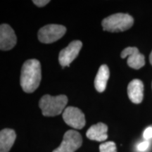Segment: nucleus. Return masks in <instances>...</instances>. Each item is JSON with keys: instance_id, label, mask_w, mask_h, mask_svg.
<instances>
[{"instance_id": "0eeeda50", "label": "nucleus", "mask_w": 152, "mask_h": 152, "mask_svg": "<svg viewBox=\"0 0 152 152\" xmlns=\"http://www.w3.org/2000/svg\"><path fill=\"white\" fill-rule=\"evenodd\" d=\"M83 47V43L80 40L71 42L66 48L62 49L58 55V61L63 68L69 66L70 64L78 56Z\"/></svg>"}, {"instance_id": "2eb2a0df", "label": "nucleus", "mask_w": 152, "mask_h": 152, "mask_svg": "<svg viewBox=\"0 0 152 152\" xmlns=\"http://www.w3.org/2000/svg\"><path fill=\"white\" fill-rule=\"evenodd\" d=\"M150 146V143L148 140H145V141L141 142L137 145V150L140 151H145L149 149Z\"/></svg>"}, {"instance_id": "7ed1b4c3", "label": "nucleus", "mask_w": 152, "mask_h": 152, "mask_svg": "<svg viewBox=\"0 0 152 152\" xmlns=\"http://www.w3.org/2000/svg\"><path fill=\"white\" fill-rule=\"evenodd\" d=\"M134 19L128 14L118 13L104 18L102 22L104 30L111 33L123 32L132 27Z\"/></svg>"}, {"instance_id": "20e7f679", "label": "nucleus", "mask_w": 152, "mask_h": 152, "mask_svg": "<svg viewBox=\"0 0 152 152\" xmlns=\"http://www.w3.org/2000/svg\"><path fill=\"white\" fill-rule=\"evenodd\" d=\"M66 33V28L62 25L49 24L38 31V39L41 42L51 44L61 39Z\"/></svg>"}, {"instance_id": "9d476101", "label": "nucleus", "mask_w": 152, "mask_h": 152, "mask_svg": "<svg viewBox=\"0 0 152 152\" xmlns=\"http://www.w3.org/2000/svg\"><path fill=\"white\" fill-rule=\"evenodd\" d=\"M128 94L132 103L136 104L141 103L144 97L143 83L138 79L132 80L128 86Z\"/></svg>"}, {"instance_id": "9b49d317", "label": "nucleus", "mask_w": 152, "mask_h": 152, "mask_svg": "<svg viewBox=\"0 0 152 152\" xmlns=\"http://www.w3.org/2000/svg\"><path fill=\"white\" fill-rule=\"evenodd\" d=\"M108 126L103 123H99L93 125L88 129L86 132L87 138L91 140L103 142L108 137Z\"/></svg>"}, {"instance_id": "f3484780", "label": "nucleus", "mask_w": 152, "mask_h": 152, "mask_svg": "<svg viewBox=\"0 0 152 152\" xmlns=\"http://www.w3.org/2000/svg\"><path fill=\"white\" fill-rule=\"evenodd\" d=\"M33 2L35 4V5H37L39 7H43L45 5H47V4L50 2L49 0H33Z\"/></svg>"}, {"instance_id": "ddd939ff", "label": "nucleus", "mask_w": 152, "mask_h": 152, "mask_svg": "<svg viewBox=\"0 0 152 152\" xmlns=\"http://www.w3.org/2000/svg\"><path fill=\"white\" fill-rule=\"evenodd\" d=\"M109 76V67L105 64L101 66L94 79V87L97 92L102 93L106 90Z\"/></svg>"}, {"instance_id": "6e6552de", "label": "nucleus", "mask_w": 152, "mask_h": 152, "mask_svg": "<svg viewBox=\"0 0 152 152\" xmlns=\"http://www.w3.org/2000/svg\"><path fill=\"white\" fill-rule=\"evenodd\" d=\"M121 58H125L128 57L127 64L133 69L138 70L145 65V58L143 54L139 52L137 47H128L121 52Z\"/></svg>"}, {"instance_id": "39448f33", "label": "nucleus", "mask_w": 152, "mask_h": 152, "mask_svg": "<svg viewBox=\"0 0 152 152\" xmlns=\"http://www.w3.org/2000/svg\"><path fill=\"white\" fill-rule=\"evenodd\" d=\"M83 144L80 134L75 130H68L64 135L60 146L52 152H75Z\"/></svg>"}, {"instance_id": "423d86ee", "label": "nucleus", "mask_w": 152, "mask_h": 152, "mask_svg": "<svg viewBox=\"0 0 152 152\" xmlns=\"http://www.w3.org/2000/svg\"><path fill=\"white\" fill-rule=\"evenodd\" d=\"M63 119L66 124L72 128L82 129L85 125V117L84 113L78 108L68 106L63 112Z\"/></svg>"}, {"instance_id": "dca6fc26", "label": "nucleus", "mask_w": 152, "mask_h": 152, "mask_svg": "<svg viewBox=\"0 0 152 152\" xmlns=\"http://www.w3.org/2000/svg\"><path fill=\"white\" fill-rule=\"evenodd\" d=\"M143 137L146 140H149L152 138V127H148L144 131Z\"/></svg>"}, {"instance_id": "f257e3e1", "label": "nucleus", "mask_w": 152, "mask_h": 152, "mask_svg": "<svg viewBox=\"0 0 152 152\" xmlns=\"http://www.w3.org/2000/svg\"><path fill=\"white\" fill-rule=\"evenodd\" d=\"M42 71L40 63L37 59H29L24 63L21 68L20 83L23 90L33 93L40 84Z\"/></svg>"}, {"instance_id": "f8f14e48", "label": "nucleus", "mask_w": 152, "mask_h": 152, "mask_svg": "<svg viewBox=\"0 0 152 152\" xmlns=\"http://www.w3.org/2000/svg\"><path fill=\"white\" fill-rule=\"evenodd\" d=\"M16 138V132L9 128L4 129L0 132V152H9Z\"/></svg>"}, {"instance_id": "f03ea898", "label": "nucleus", "mask_w": 152, "mask_h": 152, "mask_svg": "<svg viewBox=\"0 0 152 152\" xmlns=\"http://www.w3.org/2000/svg\"><path fill=\"white\" fill-rule=\"evenodd\" d=\"M68 103V97L66 95L61 94L58 96L44 95L39 102L43 115L47 117H53L59 115L64 111L66 104Z\"/></svg>"}, {"instance_id": "1a4fd4ad", "label": "nucleus", "mask_w": 152, "mask_h": 152, "mask_svg": "<svg viewBox=\"0 0 152 152\" xmlns=\"http://www.w3.org/2000/svg\"><path fill=\"white\" fill-rule=\"evenodd\" d=\"M17 38L14 30L8 24H1L0 26V49L8 51L16 45Z\"/></svg>"}, {"instance_id": "a211bd4d", "label": "nucleus", "mask_w": 152, "mask_h": 152, "mask_svg": "<svg viewBox=\"0 0 152 152\" xmlns=\"http://www.w3.org/2000/svg\"><path fill=\"white\" fill-rule=\"evenodd\" d=\"M149 61H150V63H151V64L152 65V51H151V54H150V56H149Z\"/></svg>"}, {"instance_id": "4468645a", "label": "nucleus", "mask_w": 152, "mask_h": 152, "mask_svg": "<svg viewBox=\"0 0 152 152\" xmlns=\"http://www.w3.org/2000/svg\"><path fill=\"white\" fill-rule=\"evenodd\" d=\"M100 152H117L116 146L113 142H107L99 146Z\"/></svg>"}]
</instances>
